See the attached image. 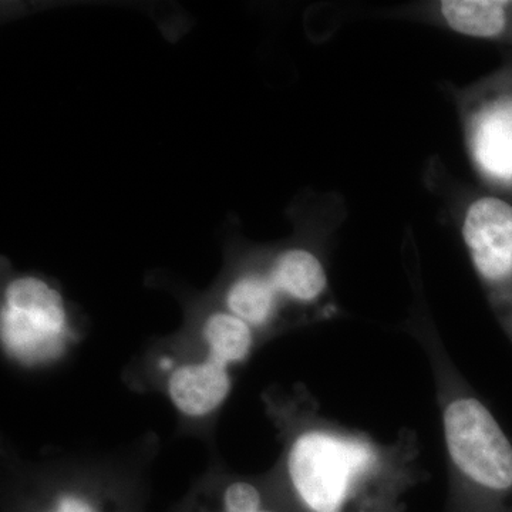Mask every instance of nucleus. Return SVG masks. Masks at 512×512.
<instances>
[{"label":"nucleus","instance_id":"nucleus-1","mask_svg":"<svg viewBox=\"0 0 512 512\" xmlns=\"http://www.w3.org/2000/svg\"><path fill=\"white\" fill-rule=\"evenodd\" d=\"M286 477L301 512H403L410 484L386 448L328 427L303 430L292 440Z\"/></svg>","mask_w":512,"mask_h":512},{"label":"nucleus","instance_id":"nucleus-2","mask_svg":"<svg viewBox=\"0 0 512 512\" xmlns=\"http://www.w3.org/2000/svg\"><path fill=\"white\" fill-rule=\"evenodd\" d=\"M444 441L466 488L457 512H512V441L476 396L460 394L443 409Z\"/></svg>","mask_w":512,"mask_h":512},{"label":"nucleus","instance_id":"nucleus-3","mask_svg":"<svg viewBox=\"0 0 512 512\" xmlns=\"http://www.w3.org/2000/svg\"><path fill=\"white\" fill-rule=\"evenodd\" d=\"M474 170L512 191V62L454 93Z\"/></svg>","mask_w":512,"mask_h":512},{"label":"nucleus","instance_id":"nucleus-4","mask_svg":"<svg viewBox=\"0 0 512 512\" xmlns=\"http://www.w3.org/2000/svg\"><path fill=\"white\" fill-rule=\"evenodd\" d=\"M0 338L10 357L35 366L62 355L70 339L62 293L39 276H16L3 289Z\"/></svg>","mask_w":512,"mask_h":512},{"label":"nucleus","instance_id":"nucleus-5","mask_svg":"<svg viewBox=\"0 0 512 512\" xmlns=\"http://www.w3.org/2000/svg\"><path fill=\"white\" fill-rule=\"evenodd\" d=\"M461 234L488 305L512 343V201L491 192L474 195Z\"/></svg>","mask_w":512,"mask_h":512},{"label":"nucleus","instance_id":"nucleus-6","mask_svg":"<svg viewBox=\"0 0 512 512\" xmlns=\"http://www.w3.org/2000/svg\"><path fill=\"white\" fill-rule=\"evenodd\" d=\"M419 18L457 35L512 49V0H439L421 6Z\"/></svg>","mask_w":512,"mask_h":512},{"label":"nucleus","instance_id":"nucleus-7","mask_svg":"<svg viewBox=\"0 0 512 512\" xmlns=\"http://www.w3.org/2000/svg\"><path fill=\"white\" fill-rule=\"evenodd\" d=\"M231 389L229 367L210 355L202 362L178 366L167 383L175 409L192 419L215 412L227 400Z\"/></svg>","mask_w":512,"mask_h":512},{"label":"nucleus","instance_id":"nucleus-8","mask_svg":"<svg viewBox=\"0 0 512 512\" xmlns=\"http://www.w3.org/2000/svg\"><path fill=\"white\" fill-rule=\"evenodd\" d=\"M268 272L284 301L313 305L329 289L325 265L308 245L281 249L269 262Z\"/></svg>","mask_w":512,"mask_h":512},{"label":"nucleus","instance_id":"nucleus-9","mask_svg":"<svg viewBox=\"0 0 512 512\" xmlns=\"http://www.w3.org/2000/svg\"><path fill=\"white\" fill-rule=\"evenodd\" d=\"M282 302L284 299L269 276L268 266L241 269L231 276L222 291L224 309L254 330L271 325Z\"/></svg>","mask_w":512,"mask_h":512},{"label":"nucleus","instance_id":"nucleus-10","mask_svg":"<svg viewBox=\"0 0 512 512\" xmlns=\"http://www.w3.org/2000/svg\"><path fill=\"white\" fill-rule=\"evenodd\" d=\"M201 336L208 355L228 367L245 362L254 348V329L227 309H217L205 316Z\"/></svg>","mask_w":512,"mask_h":512},{"label":"nucleus","instance_id":"nucleus-11","mask_svg":"<svg viewBox=\"0 0 512 512\" xmlns=\"http://www.w3.org/2000/svg\"><path fill=\"white\" fill-rule=\"evenodd\" d=\"M181 512H284L269 504L266 495L251 481L234 480L197 495Z\"/></svg>","mask_w":512,"mask_h":512},{"label":"nucleus","instance_id":"nucleus-12","mask_svg":"<svg viewBox=\"0 0 512 512\" xmlns=\"http://www.w3.org/2000/svg\"><path fill=\"white\" fill-rule=\"evenodd\" d=\"M22 512H128L114 495L86 488H60L26 504Z\"/></svg>","mask_w":512,"mask_h":512}]
</instances>
